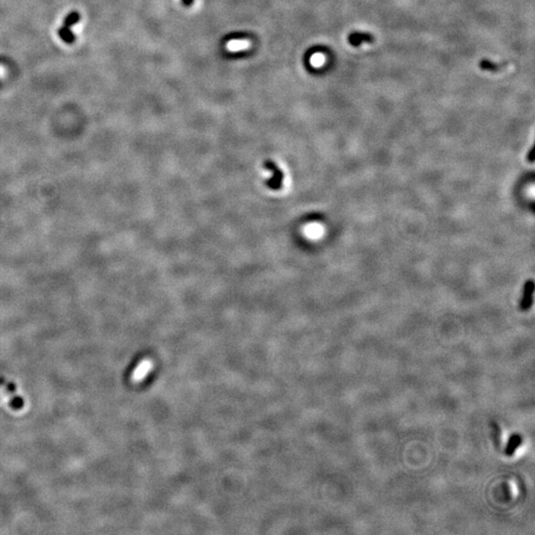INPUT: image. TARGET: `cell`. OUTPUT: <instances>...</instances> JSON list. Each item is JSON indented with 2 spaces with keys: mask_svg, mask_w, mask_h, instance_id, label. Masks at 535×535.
<instances>
[{
  "mask_svg": "<svg viewBox=\"0 0 535 535\" xmlns=\"http://www.w3.org/2000/svg\"><path fill=\"white\" fill-rule=\"evenodd\" d=\"M505 64H496V63H493V62H490L489 60H483L481 63H480V67L482 70L484 71H488V72H498L500 70H502L504 68Z\"/></svg>",
  "mask_w": 535,
  "mask_h": 535,
  "instance_id": "8992f818",
  "label": "cell"
},
{
  "mask_svg": "<svg viewBox=\"0 0 535 535\" xmlns=\"http://www.w3.org/2000/svg\"><path fill=\"white\" fill-rule=\"evenodd\" d=\"M374 41V37L370 33L366 32H354L350 34L349 36V43L353 47H359L363 43H372Z\"/></svg>",
  "mask_w": 535,
  "mask_h": 535,
  "instance_id": "3957f363",
  "label": "cell"
},
{
  "mask_svg": "<svg viewBox=\"0 0 535 535\" xmlns=\"http://www.w3.org/2000/svg\"><path fill=\"white\" fill-rule=\"evenodd\" d=\"M81 19V14L78 12V11H73L72 13H70L67 17H66V20L63 24V26L59 29L58 31V35L60 37V39L65 42L66 44L73 45L77 38L76 36L74 35V33L72 32L71 28L72 26L76 25Z\"/></svg>",
  "mask_w": 535,
  "mask_h": 535,
  "instance_id": "6da1fadb",
  "label": "cell"
},
{
  "mask_svg": "<svg viewBox=\"0 0 535 535\" xmlns=\"http://www.w3.org/2000/svg\"><path fill=\"white\" fill-rule=\"evenodd\" d=\"M193 2H194V0H182L183 5L186 6V7H190L193 4Z\"/></svg>",
  "mask_w": 535,
  "mask_h": 535,
  "instance_id": "52a82bcc",
  "label": "cell"
},
{
  "mask_svg": "<svg viewBox=\"0 0 535 535\" xmlns=\"http://www.w3.org/2000/svg\"><path fill=\"white\" fill-rule=\"evenodd\" d=\"M152 368V363L151 361L149 360H143V362L140 363V365H138V367L136 368L135 372L133 374V380L136 382H139L141 381L142 379L145 378L146 375H148L149 371L151 370Z\"/></svg>",
  "mask_w": 535,
  "mask_h": 535,
  "instance_id": "277c9868",
  "label": "cell"
},
{
  "mask_svg": "<svg viewBox=\"0 0 535 535\" xmlns=\"http://www.w3.org/2000/svg\"><path fill=\"white\" fill-rule=\"evenodd\" d=\"M533 289H534V284L532 281H528L526 284H525V287H524V293H523V299L521 300L520 302V310L522 312H525V311H528L532 305V294H533Z\"/></svg>",
  "mask_w": 535,
  "mask_h": 535,
  "instance_id": "7a4b0ae2",
  "label": "cell"
},
{
  "mask_svg": "<svg viewBox=\"0 0 535 535\" xmlns=\"http://www.w3.org/2000/svg\"><path fill=\"white\" fill-rule=\"evenodd\" d=\"M522 443V437L518 434H513L509 437V440L507 442V445L505 448V455L506 456H512L514 454V452L516 451V449L521 445Z\"/></svg>",
  "mask_w": 535,
  "mask_h": 535,
  "instance_id": "5b68a950",
  "label": "cell"
}]
</instances>
